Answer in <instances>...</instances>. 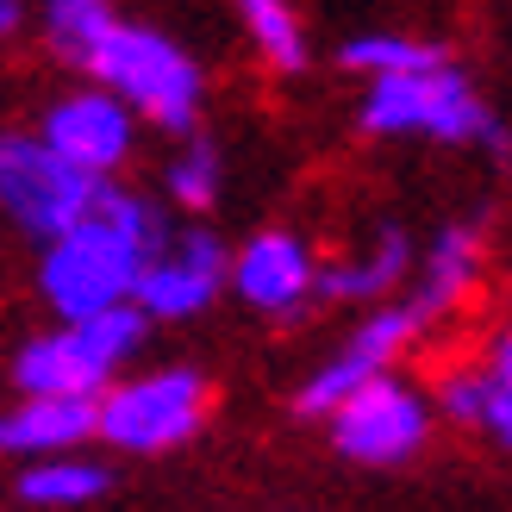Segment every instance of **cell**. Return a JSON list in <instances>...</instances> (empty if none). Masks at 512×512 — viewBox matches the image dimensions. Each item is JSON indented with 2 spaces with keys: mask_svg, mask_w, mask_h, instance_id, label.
I'll return each instance as SVG.
<instances>
[{
  "mask_svg": "<svg viewBox=\"0 0 512 512\" xmlns=\"http://www.w3.org/2000/svg\"><path fill=\"white\" fill-rule=\"evenodd\" d=\"M413 256H419V244L400 225H375L363 244H350L344 256H325L319 263V300H331V306L400 300L406 275H413Z\"/></svg>",
  "mask_w": 512,
  "mask_h": 512,
  "instance_id": "obj_13",
  "label": "cell"
},
{
  "mask_svg": "<svg viewBox=\"0 0 512 512\" xmlns=\"http://www.w3.org/2000/svg\"><path fill=\"white\" fill-rule=\"evenodd\" d=\"M107 488H113L107 463H94V456H82V450L19 463V500L38 506V512H82V506H94Z\"/></svg>",
  "mask_w": 512,
  "mask_h": 512,
  "instance_id": "obj_17",
  "label": "cell"
},
{
  "mask_svg": "<svg viewBox=\"0 0 512 512\" xmlns=\"http://www.w3.org/2000/svg\"><path fill=\"white\" fill-rule=\"evenodd\" d=\"M225 256H232V244H225L219 232H207V225H169V232L157 238V250L144 256V275L132 288V306L150 319V325H194L207 319L219 294H225Z\"/></svg>",
  "mask_w": 512,
  "mask_h": 512,
  "instance_id": "obj_10",
  "label": "cell"
},
{
  "mask_svg": "<svg viewBox=\"0 0 512 512\" xmlns=\"http://www.w3.org/2000/svg\"><path fill=\"white\" fill-rule=\"evenodd\" d=\"M25 19L38 25V44L50 57L82 69L94 57V44L107 38V25L119 19V7L113 0H38V7H25Z\"/></svg>",
  "mask_w": 512,
  "mask_h": 512,
  "instance_id": "obj_18",
  "label": "cell"
},
{
  "mask_svg": "<svg viewBox=\"0 0 512 512\" xmlns=\"http://www.w3.org/2000/svg\"><path fill=\"white\" fill-rule=\"evenodd\" d=\"M150 319L138 306H107V313L82 319H50L13 350V394H75L94 400L144 356Z\"/></svg>",
  "mask_w": 512,
  "mask_h": 512,
  "instance_id": "obj_4",
  "label": "cell"
},
{
  "mask_svg": "<svg viewBox=\"0 0 512 512\" xmlns=\"http://www.w3.org/2000/svg\"><path fill=\"white\" fill-rule=\"evenodd\" d=\"M169 232V207L144 188L100 182L94 200L75 213L57 238L38 244L32 294L50 319H82L107 306H132V288L144 275V256Z\"/></svg>",
  "mask_w": 512,
  "mask_h": 512,
  "instance_id": "obj_1",
  "label": "cell"
},
{
  "mask_svg": "<svg viewBox=\"0 0 512 512\" xmlns=\"http://www.w3.org/2000/svg\"><path fill=\"white\" fill-rule=\"evenodd\" d=\"M475 381H481V413H475V431H488L500 450H512V313H506V325L488 338V350H481Z\"/></svg>",
  "mask_w": 512,
  "mask_h": 512,
  "instance_id": "obj_19",
  "label": "cell"
},
{
  "mask_svg": "<svg viewBox=\"0 0 512 512\" xmlns=\"http://www.w3.org/2000/svg\"><path fill=\"white\" fill-rule=\"evenodd\" d=\"M431 57H444V44H425L413 32H356L338 50V63L350 75H388V69H413V63H431Z\"/></svg>",
  "mask_w": 512,
  "mask_h": 512,
  "instance_id": "obj_20",
  "label": "cell"
},
{
  "mask_svg": "<svg viewBox=\"0 0 512 512\" xmlns=\"http://www.w3.org/2000/svg\"><path fill=\"white\" fill-rule=\"evenodd\" d=\"M25 25V0H0V44H13Z\"/></svg>",
  "mask_w": 512,
  "mask_h": 512,
  "instance_id": "obj_21",
  "label": "cell"
},
{
  "mask_svg": "<svg viewBox=\"0 0 512 512\" xmlns=\"http://www.w3.org/2000/svg\"><path fill=\"white\" fill-rule=\"evenodd\" d=\"M232 19L269 75H300L313 63V38H306V19L294 0H232Z\"/></svg>",
  "mask_w": 512,
  "mask_h": 512,
  "instance_id": "obj_16",
  "label": "cell"
},
{
  "mask_svg": "<svg viewBox=\"0 0 512 512\" xmlns=\"http://www.w3.org/2000/svg\"><path fill=\"white\" fill-rule=\"evenodd\" d=\"M157 194H163L169 213L207 219L219 207V194H225V150H219V138H207L200 125L175 138L169 157H163V169H157Z\"/></svg>",
  "mask_w": 512,
  "mask_h": 512,
  "instance_id": "obj_15",
  "label": "cell"
},
{
  "mask_svg": "<svg viewBox=\"0 0 512 512\" xmlns=\"http://www.w3.org/2000/svg\"><path fill=\"white\" fill-rule=\"evenodd\" d=\"M82 75L107 88L119 107H132L138 125L169 132V138L194 132L200 113H207V63H200L175 32L144 25V19H125V13L107 25V38L94 44Z\"/></svg>",
  "mask_w": 512,
  "mask_h": 512,
  "instance_id": "obj_3",
  "label": "cell"
},
{
  "mask_svg": "<svg viewBox=\"0 0 512 512\" xmlns=\"http://www.w3.org/2000/svg\"><path fill=\"white\" fill-rule=\"evenodd\" d=\"M431 431H438V406H431V388L406 381L400 369L350 388L338 406L325 413V438L331 450L356 469H406L419 463Z\"/></svg>",
  "mask_w": 512,
  "mask_h": 512,
  "instance_id": "obj_6",
  "label": "cell"
},
{
  "mask_svg": "<svg viewBox=\"0 0 512 512\" xmlns=\"http://www.w3.org/2000/svg\"><path fill=\"white\" fill-rule=\"evenodd\" d=\"M213 419V381L194 363L125 369L107 394H94V444L119 456H169L194 444Z\"/></svg>",
  "mask_w": 512,
  "mask_h": 512,
  "instance_id": "obj_5",
  "label": "cell"
},
{
  "mask_svg": "<svg viewBox=\"0 0 512 512\" xmlns=\"http://www.w3.org/2000/svg\"><path fill=\"white\" fill-rule=\"evenodd\" d=\"M356 125L369 138H419V144H481L494 150V163H512V132L494 119L481 100L475 75L444 57L363 75V100H356Z\"/></svg>",
  "mask_w": 512,
  "mask_h": 512,
  "instance_id": "obj_2",
  "label": "cell"
},
{
  "mask_svg": "<svg viewBox=\"0 0 512 512\" xmlns=\"http://www.w3.org/2000/svg\"><path fill=\"white\" fill-rule=\"evenodd\" d=\"M88 444H94V400L13 394L0 406V456H13V463H38V456H63Z\"/></svg>",
  "mask_w": 512,
  "mask_h": 512,
  "instance_id": "obj_14",
  "label": "cell"
},
{
  "mask_svg": "<svg viewBox=\"0 0 512 512\" xmlns=\"http://www.w3.org/2000/svg\"><path fill=\"white\" fill-rule=\"evenodd\" d=\"M425 338V319L413 313L406 300H381V306H363V319H356L338 344H331L313 369H306V381L294 388V413L306 419H325L331 406H338L350 388H363V381L400 369L406 356H413V344Z\"/></svg>",
  "mask_w": 512,
  "mask_h": 512,
  "instance_id": "obj_8",
  "label": "cell"
},
{
  "mask_svg": "<svg viewBox=\"0 0 512 512\" xmlns=\"http://www.w3.org/2000/svg\"><path fill=\"white\" fill-rule=\"evenodd\" d=\"M32 132L57 150L69 169H82L88 182H119L125 169L138 157V132L144 125L132 119V107H119V100L100 88V82H75V88H57L38 107Z\"/></svg>",
  "mask_w": 512,
  "mask_h": 512,
  "instance_id": "obj_9",
  "label": "cell"
},
{
  "mask_svg": "<svg viewBox=\"0 0 512 512\" xmlns=\"http://www.w3.org/2000/svg\"><path fill=\"white\" fill-rule=\"evenodd\" d=\"M319 263L325 256L313 250L306 232H294V225H263V232H250L225 256V294H238V306L256 319L294 325L306 306L319 300Z\"/></svg>",
  "mask_w": 512,
  "mask_h": 512,
  "instance_id": "obj_11",
  "label": "cell"
},
{
  "mask_svg": "<svg viewBox=\"0 0 512 512\" xmlns=\"http://www.w3.org/2000/svg\"><path fill=\"white\" fill-rule=\"evenodd\" d=\"M100 182H88L82 169H69L32 125H7L0 132V225L19 238H57L63 225L94 200Z\"/></svg>",
  "mask_w": 512,
  "mask_h": 512,
  "instance_id": "obj_7",
  "label": "cell"
},
{
  "mask_svg": "<svg viewBox=\"0 0 512 512\" xmlns=\"http://www.w3.org/2000/svg\"><path fill=\"white\" fill-rule=\"evenodd\" d=\"M481 275H488V238H481V225L456 219V225H438V232L425 238L400 300L413 306L425 319V331H431V325H444L456 313H469L475 294H481Z\"/></svg>",
  "mask_w": 512,
  "mask_h": 512,
  "instance_id": "obj_12",
  "label": "cell"
}]
</instances>
